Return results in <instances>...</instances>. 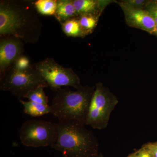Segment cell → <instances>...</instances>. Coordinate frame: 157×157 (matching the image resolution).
<instances>
[{
  "mask_svg": "<svg viewBox=\"0 0 157 157\" xmlns=\"http://www.w3.org/2000/svg\"><path fill=\"white\" fill-rule=\"evenodd\" d=\"M32 7L21 2H2L0 4V35L26 42L36 41L40 23Z\"/></svg>",
  "mask_w": 157,
  "mask_h": 157,
  "instance_id": "1",
  "label": "cell"
},
{
  "mask_svg": "<svg viewBox=\"0 0 157 157\" xmlns=\"http://www.w3.org/2000/svg\"><path fill=\"white\" fill-rule=\"evenodd\" d=\"M56 124V136L52 148L59 151L63 157L98 156V139L86 125L75 121Z\"/></svg>",
  "mask_w": 157,
  "mask_h": 157,
  "instance_id": "2",
  "label": "cell"
},
{
  "mask_svg": "<svg viewBox=\"0 0 157 157\" xmlns=\"http://www.w3.org/2000/svg\"><path fill=\"white\" fill-rule=\"evenodd\" d=\"M95 86L80 85L75 90L67 87L56 91L51 107L59 122L75 121L86 125Z\"/></svg>",
  "mask_w": 157,
  "mask_h": 157,
  "instance_id": "3",
  "label": "cell"
},
{
  "mask_svg": "<svg viewBox=\"0 0 157 157\" xmlns=\"http://www.w3.org/2000/svg\"><path fill=\"white\" fill-rule=\"evenodd\" d=\"M118 103L116 96L101 82L96 84L86 125L102 130L108 125L111 113Z\"/></svg>",
  "mask_w": 157,
  "mask_h": 157,
  "instance_id": "4",
  "label": "cell"
},
{
  "mask_svg": "<svg viewBox=\"0 0 157 157\" xmlns=\"http://www.w3.org/2000/svg\"><path fill=\"white\" fill-rule=\"evenodd\" d=\"M43 85L48 86L45 80L35 67L25 70H18L11 67L1 77V90L11 92L18 98H23L29 91Z\"/></svg>",
  "mask_w": 157,
  "mask_h": 157,
  "instance_id": "5",
  "label": "cell"
},
{
  "mask_svg": "<svg viewBox=\"0 0 157 157\" xmlns=\"http://www.w3.org/2000/svg\"><path fill=\"white\" fill-rule=\"evenodd\" d=\"M19 135L21 143L26 146H51L56 138V124L36 120L26 121L21 127Z\"/></svg>",
  "mask_w": 157,
  "mask_h": 157,
  "instance_id": "6",
  "label": "cell"
},
{
  "mask_svg": "<svg viewBox=\"0 0 157 157\" xmlns=\"http://www.w3.org/2000/svg\"><path fill=\"white\" fill-rule=\"evenodd\" d=\"M34 67L48 86L56 91L64 86L77 89L80 86V78L71 68L63 67L53 59L46 58Z\"/></svg>",
  "mask_w": 157,
  "mask_h": 157,
  "instance_id": "7",
  "label": "cell"
},
{
  "mask_svg": "<svg viewBox=\"0 0 157 157\" xmlns=\"http://www.w3.org/2000/svg\"><path fill=\"white\" fill-rule=\"evenodd\" d=\"M21 40L13 37L1 39L0 42V70L1 76L11 67L15 61L22 55Z\"/></svg>",
  "mask_w": 157,
  "mask_h": 157,
  "instance_id": "8",
  "label": "cell"
},
{
  "mask_svg": "<svg viewBox=\"0 0 157 157\" xmlns=\"http://www.w3.org/2000/svg\"><path fill=\"white\" fill-rule=\"evenodd\" d=\"M124 14L128 25L153 34L156 23L149 13L144 9H135L119 4Z\"/></svg>",
  "mask_w": 157,
  "mask_h": 157,
  "instance_id": "9",
  "label": "cell"
},
{
  "mask_svg": "<svg viewBox=\"0 0 157 157\" xmlns=\"http://www.w3.org/2000/svg\"><path fill=\"white\" fill-rule=\"evenodd\" d=\"M107 2L96 0H74L73 4L77 15H93L99 16Z\"/></svg>",
  "mask_w": 157,
  "mask_h": 157,
  "instance_id": "10",
  "label": "cell"
},
{
  "mask_svg": "<svg viewBox=\"0 0 157 157\" xmlns=\"http://www.w3.org/2000/svg\"><path fill=\"white\" fill-rule=\"evenodd\" d=\"M55 15L57 18L62 23L77 16L76 10L73 6V1H57Z\"/></svg>",
  "mask_w": 157,
  "mask_h": 157,
  "instance_id": "11",
  "label": "cell"
},
{
  "mask_svg": "<svg viewBox=\"0 0 157 157\" xmlns=\"http://www.w3.org/2000/svg\"><path fill=\"white\" fill-rule=\"evenodd\" d=\"M19 102L23 106L25 113L33 117L52 113L51 107L48 104L45 105L31 101H25L21 99Z\"/></svg>",
  "mask_w": 157,
  "mask_h": 157,
  "instance_id": "12",
  "label": "cell"
},
{
  "mask_svg": "<svg viewBox=\"0 0 157 157\" xmlns=\"http://www.w3.org/2000/svg\"><path fill=\"white\" fill-rule=\"evenodd\" d=\"M37 11L42 15H55L57 1L55 0H38L34 3Z\"/></svg>",
  "mask_w": 157,
  "mask_h": 157,
  "instance_id": "13",
  "label": "cell"
},
{
  "mask_svg": "<svg viewBox=\"0 0 157 157\" xmlns=\"http://www.w3.org/2000/svg\"><path fill=\"white\" fill-rule=\"evenodd\" d=\"M62 29L69 36L81 37L85 34L81 28L78 19L71 18L62 23Z\"/></svg>",
  "mask_w": 157,
  "mask_h": 157,
  "instance_id": "14",
  "label": "cell"
},
{
  "mask_svg": "<svg viewBox=\"0 0 157 157\" xmlns=\"http://www.w3.org/2000/svg\"><path fill=\"white\" fill-rule=\"evenodd\" d=\"M45 87L47 86L43 85L39 86L29 91L24 96L23 98H27L28 99L29 101L48 105V97L46 96L44 90V88Z\"/></svg>",
  "mask_w": 157,
  "mask_h": 157,
  "instance_id": "15",
  "label": "cell"
},
{
  "mask_svg": "<svg viewBox=\"0 0 157 157\" xmlns=\"http://www.w3.org/2000/svg\"><path fill=\"white\" fill-rule=\"evenodd\" d=\"M99 16L93 15H82L78 19L80 27L85 34L93 30L98 24Z\"/></svg>",
  "mask_w": 157,
  "mask_h": 157,
  "instance_id": "16",
  "label": "cell"
},
{
  "mask_svg": "<svg viewBox=\"0 0 157 157\" xmlns=\"http://www.w3.org/2000/svg\"><path fill=\"white\" fill-rule=\"evenodd\" d=\"M11 67L16 70L23 71L28 70L31 65L28 58L22 55L15 61Z\"/></svg>",
  "mask_w": 157,
  "mask_h": 157,
  "instance_id": "17",
  "label": "cell"
},
{
  "mask_svg": "<svg viewBox=\"0 0 157 157\" xmlns=\"http://www.w3.org/2000/svg\"><path fill=\"white\" fill-rule=\"evenodd\" d=\"M148 2L145 0H125L118 3L130 8L144 9Z\"/></svg>",
  "mask_w": 157,
  "mask_h": 157,
  "instance_id": "18",
  "label": "cell"
},
{
  "mask_svg": "<svg viewBox=\"0 0 157 157\" xmlns=\"http://www.w3.org/2000/svg\"><path fill=\"white\" fill-rule=\"evenodd\" d=\"M144 9L149 13L157 24V2L156 1H148Z\"/></svg>",
  "mask_w": 157,
  "mask_h": 157,
  "instance_id": "19",
  "label": "cell"
},
{
  "mask_svg": "<svg viewBox=\"0 0 157 157\" xmlns=\"http://www.w3.org/2000/svg\"><path fill=\"white\" fill-rule=\"evenodd\" d=\"M142 146L150 152L154 157H157V141L155 142H148Z\"/></svg>",
  "mask_w": 157,
  "mask_h": 157,
  "instance_id": "20",
  "label": "cell"
},
{
  "mask_svg": "<svg viewBox=\"0 0 157 157\" xmlns=\"http://www.w3.org/2000/svg\"><path fill=\"white\" fill-rule=\"evenodd\" d=\"M138 157H154L150 152L142 146L137 151Z\"/></svg>",
  "mask_w": 157,
  "mask_h": 157,
  "instance_id": "21",
  "label": "cell"
},
{
  "mask_svg": "<svg viewBox=\"0 0 157 157\" xmlns=\"http://www.w3.org/2000/svg\"><path fill=\"white\" fill-rule=\"evenodd\" d=\"M127 157H138L137 151L129 155Z\"/></svg>",
  "mask_w": 157,
  "mask_h": 157,
  "instance_id": "22",
  "label": "cell"
},
{
  "mask_svg": "<svg viewBox=\"0 0 157 157\" xmlns=\"http://www.w3.org/2000/svg\"><path fill=\"white\" fill-rule=\"evenodd\" d=\"M153 34H155V35L157 36V24L156 25L155 28V30L154 31Z\"/></svg>",
  "mask_w": 157,
  "mask_h": 157,
  "instance_id": "23",
  "label": "cell"
},
{
  "mask_svg": "<svg viewBox=\"0 0 157 157\" xmlns=\"http://www.w3.org/2000/svg\"><path fill=\"white\" fill-rule=\"evenodd\" d=\"M97 157H104L103 155L101 153H99V154L98 155V156Z\"/></svg>",
  "mask_w": 157,
  "mask_h": 157,
  "instance_id": "24",
  "label": "cell"
},
{
  "mask_svg": "<svg viewBox=\"0 0 157 157\" xmlns=\"http://www.w3.org/2000/svg\"></svg>",
  "mask_w": 157,
  "mask_h": 157,
  "instance_id": "25",
  "label": "cell"
}]
</instances>
